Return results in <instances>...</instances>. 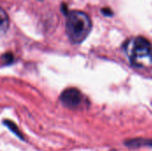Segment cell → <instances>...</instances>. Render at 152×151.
<instances>
[{"instance_id":"cell-1","label":"cell","mask_w":152,"mask_h":151,"mask_svg":"<svg viewBox=\"0 0 152 151\" xmlns=\"http://www.w3.org/2000/svg\"><path fill=\"white\" fill-rule=\"evenodd\" d=\"M92 21L87 14L79 11H73L68 14L66 31L69 40L74 44H80L89 35Z\"/></svg>"},{"instance_id":"cell-2","label":"cell","mask_w":152,"mask_h":151,"mask_svg":"<svg viewBox=\"0 0 152 151\" xmlns=\"http://www.w3.org/2000/svg\"><path fill=\"white\" fill-rule=\"evenodd\" d=\"M125 52L134 66L144 67L152 61L151 44L142 36L129 39L125 44Z\"/></svg>"},{"instance_id":"cell-3","label":"cell","mask_w":152,"mask_h":151,"mask_svg":"<svg viewBox=\"0 0 152 151\" xmlns=\"http://www.w3.org/2000/svg\"><path fill=\"white\" fill-rule=\"evenodd\" d=\"M82 93L76 88H68L62 92L61 101L63 105L69 109L77 108L82 102Z\"/></svg>"},{"instance_id":"cell-4","label":"cell","mask_w":152,"mask_h":151,"mask_svg":"<svg viewBox=\"0 0 152 151\" xmlns=\"http://www.w3.org/2000/svg\"><path fill=\"white\" fill-rule=\"evenodd\" d=\"M9 27V18L6 12L0 7V34L4 33Z\"/></svg>"},{"instance_id":"cell-5","label":"cell","mask_w":152,"mask_h":151,"mask_svg":"<svg viewBox=\"0 0 152 151\" xmlns=\"http://www.w3.org/2000/svg\"><path fill=\"white\" fill-rule=\"evenodd\" d=\"M12 133H14L18 137H20V138H22L21 137V134H20V133L19 132V130H18V127L16 126V125L15 124H13L12 122H11V121H9V120H4V123Z\"/></svg>"},{"instance_id":"cell-6","label":"cell","mask_w":152,"mask_h":151,"mask_svg":"<svg viewBox=\"0 0 152 151\" xmlns=\"http://www.w3.org/2000/svg\"><path fill=\"white\" fill-rule=\"evenodd\" d=\"M102 12L104 15H106V16H111L113 14L112 11L110 9H109V8H103V9H102Z\"/></svg>"}]
</instances>
